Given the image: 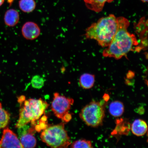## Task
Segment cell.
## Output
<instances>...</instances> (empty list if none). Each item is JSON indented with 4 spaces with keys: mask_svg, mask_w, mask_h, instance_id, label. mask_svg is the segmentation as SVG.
Instances as JSON below:
<instances>
[{
    "mask_svg": "<svg viewBox=\"0 0 148 148\" xmlns=\"http://www.w3.org/2000/svg\"><path fill=\"white\" fill-rule=\"evenodd\" d=\"M117 20L118 27L115 36L110 45L103 50V55L118 60L130 51L139 52L142 49L137 47L139 43L136 36L127 31L130 25L128 20L122 16L117 18Z\"/></svg>",
    "mask_w": 148,
    "mask_h": 148,
    "instance_id": "6da1fadb",
    "label": "cell"
},
{
    "mask_svg": "<svg viewBox=\"0 0 148 148\" xmlns=\"http://www.w3.org/2000/svg\"><path fill=\"white\" fill-rule=\"evenodd\" d=\"M118 27L117 18L113 14L100 18L86 29V38L94 40L102 47L110 45L116 34Z\"/></svg>",
    "mask_w": 148,
    "mask_h": 148,
    "instance_id": "7a4b0ae2",
    "label": "cell"
},
{
    "mask_svg": "<svg viewBox=\"0 0 148 148\" xmlns=\"http://www.w3.org/2000/svg\"><path fill=\"white\" fill-rule=\"evenodd\" d=\"M18 101L21 107L19 118L16 125L17 128L30 123L34 125L35 121L41 117L49 106L47 103L41 99L25 100V96H22Z\"/></svg>",
    "mask_w": 148,
    "mask_h": 148,
    "instance_id": "3957f363",
    "label": "cell"
},
{
    "mask_svg": "<svg viewBox=\"0 0 148 148\" xmlns=\"http://www.w3.org/2000/svg\"><path fill=\"white\" fill-rule=\"evenodd\" d=\"M40 137L42 142L52 148H67L71 144L63 123L47 127Z\"/></svg>",
    "mask_w": 148,
    "mask_h": 148,
    "instance_id": "277c9868",
    "label": "cell"
},
{
    "mask_svg": "<svg viewBox=\"0 0 148 148\" xmlns=\"http://www.w3.org/2000/svg\"><path fill=\"white\" fill-rule=\"evenodd\" d=\"M79 116L88 126L97 127L103 125L105 109L100 103L92 101L83 107Z\"/></svg>",
    "mask_w": 148,
    "mask_h": 148,
    "instance_id": "5b68a950",
    "label": "cell"
},
{
    "mask_svg": "<svg viewBox=\"0 0 148 148\" xmlns=\"http://www.w3.org/2000/svg\"><path fill=\"white\" fill-rule=\"evenodd\" d=\"M74 100L60 95L58 92L53 95L51 108L55 115L64 122H69L72 118L69 112L74 103Z\"/></svg>",
    "mask_w": 148,
    "mask_h": 148,
    "instance_id": "8992f818",
    "label": "cell"
},
{
    "mask_svg": "<svg viewBox=\"0 0 148 148\" xmlns=\"http://www.w3.org/2000/svg\"><path fill=\"white\" fill-rule=\"evenodd\" d=\"M19 140L23 148H34L36 145V140L34 136L35 130L33 127L29 128L27 125L18 128Z\"/></svg>",
    "mask_w": 148,
    "mask_h": 148,
    "instance_id": "52a82bcc",
    "label": "cell"
},
{
    "mask_svg": "<svg viewBox=\"0 0 148 148\" xmlns=\"http://www.w3.org/2000/svg\"><path fill=\"white\" fill-rule=\"evenodd\" d=\"M23 148V147L16 134L7 127L3 130L2 136L0 140V148Z\"/></svg>",
    "mask_w": 148,
    "mask_h": 148,
    "instance_id": "ba28073f",
    "label": "cell"
},
{
    "mask_svg": "<svg viewBox=\"0 0 148 148\" xmlns=\"http://www.w3.org/2000/svg\"><path fill=\"white\" fill-rule=\"evenodd\" d=\"M21 31L24 38L29 40L36 39L40 33V27L36 23L33 22H27L24 24Z\"/></svg>",
    "mask_w": 148,
    "mask_h": 148,
    "instance_id": "9c48e42d",
    "label": "cell"
},
{
    "mask_svg": "<svg viewBox=\"0 0 148 148\" xmlns=\"http://www.w3.org/2000/svg\"><path fill=\"white\" fill-rule=\"evenodd\" d=\"M147 22L146 21L144 18H142L136 25V31L139 36L141 41V47L142 49L147 46V34L146 32H147Z\"/></svg>",
    "mask_w": 148,
    "mask_h": 148,
    "instance_id": "30bf717a",
    "label": "cell"
},
{
    "mask_svg": "<svg viewBox=\"0 0 148 148\" xmlns=\"http://www.w3.org/2000/svg\"><path fill=\"white\" fill-rule=\"evenodd\" d=\"M147 123L141 119L135 120L131 125V131L133 134L138 136H144L147 132Z\"/></svg>",
    "mask_w": 148,
    "mask_h": 148,
    "instance_id": "8fae6325",
    "label": "cell"
},
{
    "mask_svg": "<svg viewBox=\"0 0 148 148\" xmlns=\"http://www.w3.org/2000/svg\"><path fill=\"white\" fill-rule=\"evenodd\" d=\"M20 20L19 13L14 9H10L5 13L4 20L5 24L9 27L15 26Z\"/></svg>",
    "mask_w": 148,
    "mask_h": 148,
    "instance_id": "7c38bea8",
    "label": "cell"
},
{
    "mask_svg": "<svg viewBox=\"0 0 148 148\" xmlns=\"http://www.w3.org/2000/svg\"><path fill=\"white\" fill-rule=\"evenodd\" d=\"M114 0H84L87 8L95 12H99L103 10L105 3H110Z\"/></svg>",
    "mask_w": 148,
    "mask_h": 148,
    "instance_id": "4fadbf2b",
    "label": "cell"
},
{
    "mask_svg": "<svg viewBox=\"0 0 148 148\" xmlns=\"http://www.w3.org/2000/svg\"><path fill=\"white\" fill-rule=\"evenodd\" d=\"M125 107L122 102L116 101L112 102L109 106V111L111 115L118 117L123 115L124 112Z\"/></svg>",
    "mask_w": 148,
    "mask_h": 148,
    "instance_id": "5bb4252c",
    "label": "cell"
},
{
    "mask_svg": "<svg viewBox=\"0 0 148 148\" xmlns=\"http://www.w3.org/2000/svg\"><path fill=\"white\" fill-rule=\"evenodd\" d=\"M95 82V75L90 73L83 74L79 79V85L84 89L91 88L93 86Z\"/></svg>",
    "mask_w": 148,
    "mask_h": 148,
    "instance_id": "9a60e30c",
    "label": "cell"
},
{
    "mask_svg": "<svg viewBox=\"0 0 148 148\" xmlns=\"http://www.w3.org/2000/svg\"><path fill=\"white\" fill-rule=\"evenodd\" d=\"M36 6L34 0H20L19 1L20 8L23 12L29 13L33 12Z\"/></svg>",
    "mask_w": 148,
    "mask_h": 148,
    "instance_id": "2e32d148",
    "label": "cell"
},
{
    "mask_svg": "<svg viewBox=\"0 0 148 148\" xmlns=\"http://www.w3.org/2000/svg\"><path fill=\"white\" fill-rule=\"evenodd\" d=\"M10 119V114L3 108L1 103H0V123L3 128H5L8 125Z\"/></svg>",
    "mask_w": 148,
    "mask_h": 148,
    "instance_id": "e0dca14e",
    "label": "cell"
},
{
    "mask_svg": "<svg viewBox=\"0 0 148 148\" xmlns=\"http://www.w3.org/2000/svg\"><path fill=\"white\" fill-rule=\"evenodd\" d=\"M71 147L73 148H93L92 142L90 140L81 139L76 140L71 144Z\"/></svg>",
    "mask_w": 148,
    "mask_h": 148,
    "instance_id": "ac0fdd59",
    "label": "cell"
},
{
    "mask_svg": "<svg viewBox=\"0 0 148 148\" xmlns=\"http://www.w3.org/2000/svg\"><path fill=\"white\" fill-rule=\"evenodd\" d=\"M44 84V79L39 75L34 76L31 80V84L33 88L36 89L41 88L43 87Z\"/></svg>",
    "mask_w": 148,
    "mask_h": 148,
    "instance_id": "d6986e66",
    "label": "cell"
},
{
    "mask_svg": "<svg viewBox=\"0 0 148 148\" xmlns=\"http://www.w3.org/2000/svg\"><path fill=\"white\" fill-rule=\"evenodd\" d=\"M4 2V0H0V6L3 4Z\"/></svg>",
    "mask_w": 148,
    "mask_h": 148,
    "instance_id": "ffe728a7",
    "label": "cell"
},
{
    "mask_svg": "<svg viewBox=\"0 0 148 148\" xmlns=\"http://www.w3.org/2000/svg\"><path fill=\"white\" fill-rule=\"evenodd\" d=\"M141 1L144 3L147 2L148 0H141Z\"/></svg>",
    "mask_w": 148,
    "mask_h": 148,
    "instance_id": "44dd1931",
    "label": "cell"
}]
</instances>
